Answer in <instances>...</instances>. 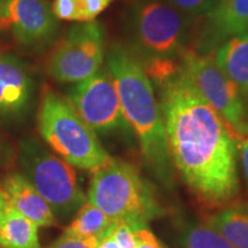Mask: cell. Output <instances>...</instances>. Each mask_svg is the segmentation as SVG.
<instances>
[{
	"label": "cell",
	"mask_w": 248,
	"mask_h": 248,
	"mask_svg": "<svg viewBox=\"0 0 248 248\" xmlns=\"http://www.w3.org/2000/svg\"><path fill=\"white\" fill-rule=\"evenodd\" d=\"M160 88V108L173 169L195 202L215 212L240 195L237 139L178 62L151 74Z\"/></svg>",
	"instance_id": "obj_1"
},
{
	"label": "cell",
	"mask_w": 248,
	"mask_h": 248,
	"mask_svg": "<svg viewBox=\"0 0 248 248\" xmlns=\"http://www.w3.org/2000/svg\"><path fill=\"white\" fill-rule=\"evenodd\" d=\"M106 69L119 93L124 119L137 136L145 162L161 184L171 188L175 169L162 114L141 61L131 49L115 44L106 54Z\"/></svg>",
	"instance_id": "obj_2"
},
{
	"label": "cell",
	"mask_w": 248,
	"mask_h": 248,
	"mask_svg": "<svg viewBox=\"0 0 248 248\" xmlns=\"http://www.w3.org/2000/svg\"><path fill=\"white\" fill-rule=\"evenodd\" d=\"M88 202L114 221L128 224L133 232L147 229L164 213L153 187L137 167L114 157L93 171Z\"/></svg>",
	"instance_id": "obj_3"
},
{
	"label": "cell",
	"mask_w": 248,
	"mask_h": 248,
	"mask_svg": "<svg viewBox=\"0 0 248 248\" xmlns=\"http://www.w3.org/2000/svg\"><path fill=\"white\" fill-rule=\"evenodd\" d=\"M37 126L43 140L70 166L93 172L111 159L94 130L48 84L40 89Z\"/></svg>",
	"instance_id": "obj_4"
},
{
	"label": "cell",
	"mask_w": 248,
	"mask_h": 248,
	"mask_svg": "<svg viewBox=\"0 0 248 248\" xmlns=\"http://www.w3.org/2000/svg\"><path fill=\"white\" fill-rule=\"evenodd\" d=\"M128 28L142 63L177 61L187 48L191 17L164 0H135L128 9Z\"/></svg>",
	"instance_id": "obj_5"
},
{
	"label": "cell",
	"mask_w": 248,
	"mask_h": 248,
	"mask_svg": "<svg viewBox=\"0 0 248 248\" xmlns=\"http://www.w3.org/2000/svg\"><path fill=\"white\" fill-rule=\"evenodd\" d=\"M17 161L22 175L44 198L58 221L75 216L86 202L73 166L51 153L37 138L21 139Z\"/></svg>",
	"instance_id": "obj_6"
},
{
	"label": "cell",
	"mask_w": 248,
	"mask_h": 248,
	"mask_svg": "<svg viewBox=\"0 0 248 248\" xmlns=\"http://www.w3.org/2000/svg\"><path fill=\"white\" fill-rule=\"evenodd\" d=\"M181 69L200 94L228 124L237 141L248 136V109L245 99L215 57L186 48L178 60Z\"/></svg>",
	"instance_id": "obj_7"
},
{
	"label": "cell",
	"mask_w": 248,
	"mask_h": 248,
	"mask_svg": "<svg viewBox=\"0 0 248 248\" xmlns=\"http://www.w3.org/2000/svg\"><path fill=\"white\" fill-rule=\"evenodd\" d=\"M105 28L100 22H76L46 58V71L60 83L82 82L102 68Z\"/></svg>",
	"instance_id": "obj_8"
},
{
	"label": "cell",
	"mask_w": 248,
	"mask_h": 248,
	"mask_svg": "<svg viewBox=\"0 0 248 248\" xmlns=\"http://www.w3.org/2000/svg\"><path fill=\"white\" fill-rule=\"evenodd\" d=\"M68 101L95 133L110 135L129 128L124 119L120 97L107 69L97 71L70 88Z\"/></svg>",
	"instance_id": "obj_9"
},
{
	"label": "cell",
	"mask_w": 248,
	"mask_h": 248,
	"mask_svg": "<svg viewBox=\"0 0 248 248\" xmlns=\"http://www.w3.org/2000/svg\"><path fill=\"white\" fill-rule=\"evenodd\" d=\"M59 29L47 0H6L0 31H11L18 45L39 51L53 42Z\"/></svg>",
	"instance_id": "obj_10"
},
{
	"label": "cell",
	"mask_w": 248,
	"mask_h": 248,
	"mask_svg": "<svg viewBox=\"0 0 248 248\" xmlns=\"http://www.w3.org/2000/svg\"><path fill=\"white\" fill-rule=\"evenodd\" d=\"M35 93L32 74L22 59L0 48V124L18 123Z\"/></svg>",
	"instance_id": "obj_11"
},
{
	"label": "cell",
	"mask_w": 248,
	"mask_h": 248,
	"mask_svg": "<svg viewBox=\"0 0 248 248\" xmlns=\"http://www.w3.org/2000/svg\"><path fill=\"white\" fill-rule=\"evenodd\" d=\"M244 35H248V0H217L206 15L199 47L212 49Z\"/></svg>",
	"instance_id": "obj_12"
},
{
	"label": "cell",
	"mask_w": 248,
	"mask_h": 248,
	"mask_svg": "<svg viewBox=\"0 0 248 248\" xmlns=\"http://www.w3.org/2000/svg\"><path fill=\"white\" fill-rule=\"evenodd\" d=\"M0 191L9 206L38 226H58V219L22 172H9L2 178Z\"/></svg>",
	"instance_id": "obj_13"
},
{
	"label": "cell",
	"mask_w": 248,
	"mask_h": 248,
	"mask_svg": "<svg viewBox=\"0 0 248 248\" xmlns=\"http://www.w3.org/2000/svg\"><path fill=\"white\" fill-rule=\"evenodd\" d=\"M215 60L248 101V35L222 43L217 47Z\"/></svg>",
	"instance_id": "obj_14"
},
{
	"label": "cell",
	"mask_w": 248,
	"mask_h": 248,
	"mask_svg": "<svg viewBox=\"0 0 248 248\" xmlns=\"http://www.w3.org/2000/svg\"><path fill=\"white\" fill-rule=\"evenodd\" d=\"M0 247L42 248L38 225L7 203L0 210Z\"/></svg>",
	"instance_id": "obj_15"
},
{
	"label": "cell",
	"mask_w": 248,
	"mask_h": 248,
	"mask_svg": "<svg viewBox=\"0 0 248 248\" xmlns=\"http://www.w3.org/2000/svg\"><path fill=\"white\" fill-rule=\"evenodd\" d=\"M206 223L234 248H248V203L233 202L210 214Z\"/></svg>",
	"instance_id": "obj_16"
},
{
	"label": "cell",
	"mask_w": 248,
	"mask_h": 248,
	"mask_svg": "<svg viewBox=\"0 0 248 248\" xmlns=\"http://www.w3.org/2000/svg\"><path fill=\"white\" fill-rule=\"evenodd\" d=\"M117 223L119 222L114 221L97 207L85 202L77 210L73 221L64 229L63 233L80 238H94L100 244L113 234Z\"/></svg>",
	"instance_id": "obj_17"
},
{
	"label": "cell",
	"mask_w": 248,
	"mask_h": 248,
	"mask_svg": "<svg viewBox=\"0 0 248 248\" xmlns=\"http://www.w3.org/2000/svg\"><path fill=\"white\" fill-rule=\"evenodd\" d=\"M177 241L181 248H234L208 223L197 219L181 222Z\"/></svg>",
	"instance_id": "obj_18"
},
{
	"label": "cell",
	"mask_w": 248,
	"mask_h": 248,
	"mask_svg": "<svg viewBox=\"0 0 248 248\" xmlns=\"http://www.w3.org/2000/svg\"><path fill=\"white\" fill-rule=\"evenodd\" d=\"M188 17L207 15L216 5L217 0H164Z\"/></svg>",
	"instance_id": "obj_19"
},
{
	"label": "cell",
	"mask_w": 248,
	"mask_h": 248,
	"mask_svg": "<svg viewBox=\"0 0 248 248\" xmlns=\"http://www.w3.org/2000/svg\"><path fill=\"white\" fill-rule=\"evenodd\" d=\"M51 8L58 20L80 22L79 0H54Z\"/></svg>",
	"instance_id": "obj_20"
},
{
	"label": "cell",
	"mask_w": 248,
	"mask_h": 248,
	"mask_svg": "<svg viewBox=\"0 0 248 248\" xmlns=\"http://www.w3.org/2000/svg\"><path fill=\"white\" fill-rule=\"evenodd\" d=\"M115 0H79L80 22L95 21L102 12H105Z\"/></svg>",
	"instance_id": "obj_21"
},
{
	"label": "cell",
	"mask_w": 248,
	"mask_h": 248,
	"mask_svg": "<svg viewBox=\"0 0 248 248\" xmlns=\"http://www.w3.org/2000/svg\"><path fill=\"white\" fill-rule=\"evenodd\" d=\"M99 241L94 238H80L76 235L62 233L47 248H98Z\"/></svg>",
	"instance_id": "obj_22"
},
{
	"label": "cell",
	"mask_w": 248,
	"mask_h": 248,
	"mask_svg": "<svg viewBox=\"0 0 248 248\" xmlns=\"http://www.w3.org/2000/svg\"><path fill=\"white\" fill-rule=\"evenodd\" d=\"M113 237L121 248H136L135 234L132 229L125 223H117L115 231L113 232Z\"/></svg>",
	"instance_id": "obj_23"
},
{
	"label": "cell",
	"mask_w": 248,
	"mask_h": 248,
	"mask_svg": "<svg viewBox=\"0 0 248 248\" xmlns=\"http://www.w3.org/2000/svg\"><path fill=\"white\" fill-rule=\"evenodd\" d=\"M136 248H164L148 229L135 231Z\"/></svg>",
	"instance_id": "obj_24"
},
{
	"label": "cell",
	"mask_w": 248,
	"mask_h": 248,
	"mask_svg": "<svg viewBox=\"0 0 248 248\" xmlns=\"http://www.w3.org/2000/svg\"><path fill=\"white\" fill-rule=\"evenodd\" d=\"M238 155H239L241 170H243L244 179L248 188V136L240 138L237 142Z\"/></svg>",
	"instance_id": "obj_25"
},
{
	"label": "cell",
	"mask_w": 248,
	"mask_h": 248,
	"mask_svg": "<svg viewBox=\"0 0 248 248\" xmlns=\"http://www.w3.org/2000/svg\"><path fill=\"white\" fill-rule=\"evenodd\" d=\"M13 156V151L11 146L6 144L5 139L0 136V162L6 160H11Z\"/></svg>",
	"instance_id": "obj_26"
},
{
	"label": "cell",
	"mask_w": 248,
	"mask_h": 248,
	"mask_svg": "<svg viewBox=\"0 0 248 248\" xmlns=\"http://www.w3.org/2000/svg\"><path fill=\"white\" fill-rule=\"evenodd\" d=\"M98 248H121V247L117 245L115 239H114L113 234H110L109 237H107L106 239L99 244Z\"/></svg>",
	"instance_id": "obj_27"
},
{
	"label": "cell",
	"mask_w": 248,
	"mask_h": 248,
	"mask_svg": "<svg viewBox=\"0 0 248 248\" xmlns=\"http://www.w3.org/2000/svg\"><path fill=\"white\" fill-rule=\"evenodd\" d=\"M6 204H7V201H6L4 194H2V192L0 191V210L4 208Z\"/></svg>",
	"instance_id": "obj_28"
},
{
	"label": "cell",
	"mask_w": 248,
	"mask_h": 248,
	"mask_svg": "<svg viewBox=\"0 0 248 248\" xmlns=\"http://www.w3.org/2000/svg\"><path fill=\"white\" fill-rule=\"evenodd\" d=\"M6 0H0V20H1L2 12H4V6H5Z\"/></svg>",
	"instance_id": "obj_29"
},
{
	"label": "cell",
	"mask_w": 248,
	"mask_h": 248,
	"mask_svg": "<svg viewBox=\"0 0 248 248\" xmlns=\"http://www.w3.org/2000/svg\"><path fill=\"white\" fill-rule=\"evenodd\" d=\"M0 48H1V46H0Z\"/></svg>",
	"instance_id": "obj_30"
}]
</instances>
